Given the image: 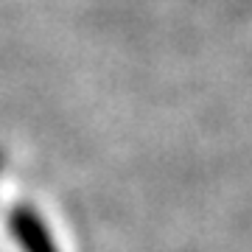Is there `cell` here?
Listing matches in <instances>:
<instances>
[{"label": "cell", "mask_w": 252, "mask_h": 252, "mask_svg": "<svg viewBox=\"0 0 252 252\" xmlns=\"http://www.w3.org/2000/svg\"><path fill=\"white\" fill-rule=\"evenodd\" d=\"M0 168H3V152H0Z\"/></svg>", "instance_id": "obj_2"}, {"label": "cell", "mask_w": 252, "mask_h": 252, "mask_svg": "<svg viewBox=\"0 0 252 252\" xmlns=\"http://www.w3.org/2000/svg\"><path fill=\"white\" fill-rule=\"evenodd\" d=\"M9 227L14 233V238L26 247V252H56L54 241H51V235H48L45 224H42V219L36 216L31 207H26V205L14 207L9 216Z\"/></svg>", "instance_id": "obj_1"}]
</instances>
